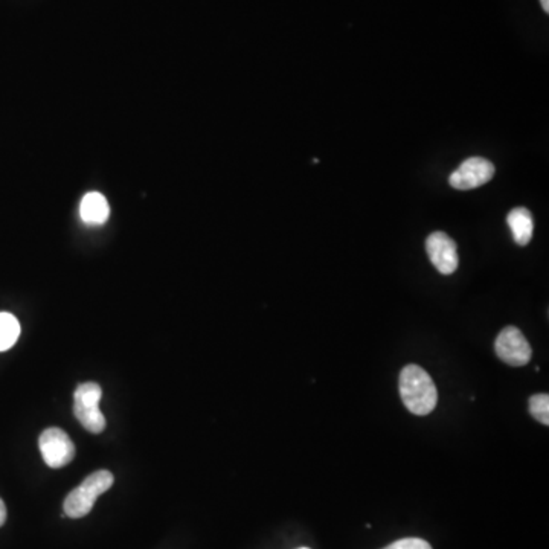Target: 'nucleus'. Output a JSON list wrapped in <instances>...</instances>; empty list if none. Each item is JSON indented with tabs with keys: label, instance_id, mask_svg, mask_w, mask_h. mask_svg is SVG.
<instances>
[{
	"label": "nucleus",
	"instance_id": "4468645a",
	"mask_svg": "<svg viewBox=\"0 0 549 549\" xmlns=\"http://www.w3.org/2000/svg\"><path fill=\"white\" fill-rule=\"evenodd\" d=\"M540 5L544 8V13L548 14L549 13V0H540Z\"/></svg>",
	"mask_w": 549,
	"mask_h": 549
},
{
	"label": "nucleus",
	"instance_id": "7ed1b4c3",
	"mask_svg": "<svg viewBox=\"0 0 549 549\" xmlns=\"http://www.w3.org/2000/svg\"><path fill=\"white\" fill-rule=\"evenodd\" d=\"M101 399V386L93 381L82 383L73 392V414L91 434H101L106 429V419L100 410Z\"/></svg>",
	"mask_w": 549,
	"mask_h": 549
},
{
	"label": "nucleus",
	"instance_id": "1a4fd4ad",
	"mask_svg": "<svg viewBox=\"0 0 549 549\" xmlns=\"http://www.w3.org/2000/svg\"><path fill=\"white\" fill-rule=\"evenodd\" d=\"M506 223L510 226L515 245L526 246L533 238V231H535V222H533L531 212L526 207H515L506 216Z\"/></svg>",
	"mask_w": 549,
	"mask_h": 549
},
{
	"label": "nucleus",
	"instance_id": "f257e3e1",
	"mask_svg": "<svg viewBox=\"0 0 549 549\" xmlns=\"http://www.w3.org/2000/svg\"><path fill=\"white\" fill-rule=\"evenodd\" d=\"M400 395L415 415H429L437 408L438 392L432 377L419 365H408L400 374Z\"/></svg>",
	"mask_w": 549,
	"mask_h": 549
},
{
	"label": "nucleus",
	"instance_id": "39448f33",
	"mask_svg": "<svg viewBox=\"0 0 549 549\" xmlns=\"http://www.w3.org/2000/svg\"><path fill=\"white\" fill-rule=\"evenodd\" d=\"M495 173L496 169L490 160L484 158H468L453 171L448 183L455 189L467 191V189L479 188L482 185L490 182Z\"/></svg>",
	"mask_w": 549,
	"mask_h": 549
},
{
	"label": "nucleus",
	"instance_id": "9d476101",
	"mask_svg": "<svg viewBox=\"0 0 549 549\" xmlns=\"http://www.w3.org/2000/svg\"><path fill=\"white\" fill-rule=\"evenodd\" d=\"M20 336V323L11 313H0V352L14 347Z\"/></svg>",
	"mask_w": 549,
	"mask_h": 549
},
{
	"label": "nucleus",
	"instance_id": "2eb2a0df",
	"mask_svg": "<svg viewBox=\"0 0 549 549\" xmlns=\"http://www.w3.org/2000/svg\"><path fill=\"white\" fill-rule=\"evenodd\" d=\"M299 549H309V548H299Z\"/></svg>",
	"mask_w": 549,
	"mask_h": 549
},
{
	"label": "nucleus",
	"instance_id": "ddd939ff",
	"mask_svg": "<svg viewBox=\"0 0 549 549\" xmlns=\"http://www.w3.org/2000/svg\"><path fill=\"white\" fill-rule=\"evenodd\" d=\"M6 521V506L4 501L0 499V526L4 525Z\"/></svg>",
	"mask_w": 549,
	"mask_h": 549
},
{
	"label": "nucleus",
	"instance_id": "20e7f679",
	"mask_svg": "<svg viewBox=\"0 0 549 549\" xmlns=\"http://www.w3.org/2000/svg\"><path fill=\"white\" fill-rule=\"evenodd\" d=\"M39 448L44 463L51 468L64 467L75 458L72 439L60 428H48L44 430L40 435Z\"/></svg>",
	"mask_w": 549,
	"mask_h": 549
},
{
	"label": "nucleus",
	"instance_id": "f8f14e48",
	"mask_svg": "<svg viewBox=\"0 0 549 549\" xmlns=\"http://www.w3.org/2000/svg\"><path fill=\"white\" fill-rule=\"evenodd\" d=\"M383 549H432V546L426 540L409 537V539L397 540V542Z\"/></svg>",
	"mask_w": 549,
	"mask_h": 549
},
{
	"label": "nucleus",
	"instance_id": "423d86ee",
	"mask_svg": "<svg viewBox=\"0 0 549 549\" xmlns=\"http://www.w3.org/2000/svg\"><path fill=\"white\" fill-rule=\"evenodd\" d=\"M495 348L497 357L510 366H525L533 356V350L524 332L515 327L504 328L497 336Z\"/></svg>",
	"mask_w": 549,
	"mask_h": 549
},
{
	"label": "nucleus",
	"instance_id": "9b49d317",
	"mask_svg": "<svg viewBox=\"0 0 549 549\" xmlns=\"http://www.w3.org/2000/svg\"><path fill=\"white\" fill-rule=\"evenodd\" d=\"M530 412L537 421L548 426L549 424V395L535 394L530 399Z\"/></svg>",
	"mask_w": 549,
	"mask_h": 549
},
{
	"label": "nucleus",
	"instance_id": "0eeeda50",
	"mask_svg": "<svg viewBox=\"0 0 549 549\" xmlns=\"http://www.w3.org/2000/svg\"><path fill=\"white\" fill-rule=\"evenodd\" d=\"M426 251L432 265L437 267L439 274H452L458 269L457 243L446 232H434L426 241Z\"/></svg>",
	"mask_w": 549,
	"mask_h": 549
},
{
	"label": "nucleus",
	"instance_id": "f03ea898",
	"mask_svg": "<svg viewBox=\"0 0 549 549\" xmlns=\"http://www.w3.org/2000/svg\"><path fill=\"white\" fill-rule=\"evenodd\" d=\"M115 482V477L107 470L92 473L82 482V486L73 488L64 499V513L72 519H80L91 513L98 496L106 493Z\"/></svg>",
	"mask_w": 549,
	"mask_h": 549
},
{
	"label": "nucleus",
	"instance_id": "6e6552de",
	"mask_svg": "<svg viewBox=\"0 0 549 549\" xmlns=\"http://www.w3.org/2000/svg\"><path fill=\"white\" fill-rule=\"evenodd\" d=\"M109 214H111V207L102 194L89 193L82 198L80 216L86 225H91V226L104 225L109 218Z\"/></svg>",
	"mask_w": 549,
	"mask_h": 549
}]
</instances>
